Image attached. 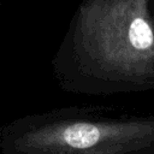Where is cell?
Masks as SVG:
<instances>
[{"label":"cell","mask_w":154,"mask_h":154,"mask_svg":"<svg viewBox=\"0 0 154 154\" xmlns=\"http://www.w3.org/2000/svg\"><path fill=\"white\" fill-rule=\"evenodd\" d=\"M144 136L141 123L105 118L90 107H67L0 128V154H134Z\"/></svg>","instance_id":"cell-2"},{"label":"cell","mask_w":154,"mask_h":154,"mask_svg":"<svg viewBox=\"0 0 154 154\" xmlns=\"http://www.w3.org/2000/svg\"><path fill=\"white\" fill-rule=\"evenodd\" d=\"M55 72L60 88L76 95L125 90L154 75L148 0H88Z\"/></svg>","instance_id":"cell-1"}]
</instances>
